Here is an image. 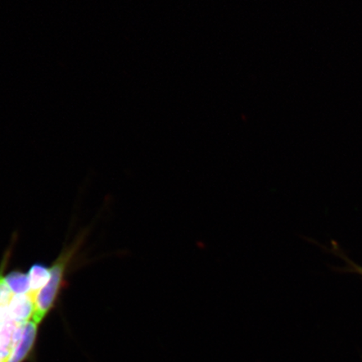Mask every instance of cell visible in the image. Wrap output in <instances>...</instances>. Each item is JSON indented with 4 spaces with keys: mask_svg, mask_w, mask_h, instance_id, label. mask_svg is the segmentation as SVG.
<instances>
[{
    "mask_svg": "<svg viewBox=\"0 0 362 362\" xmlns=\"http://www.w3.org/2000/svg\"><path fill=\"white\" fill-rule=\"evenodd\" d=\"M75 247L66 249L49 268L51 279L47 285L35 297L33 320L36 324L42 322L45 315L52 309L64 282L67 266L74 256Z\"/></svg>",
    "mask_w": 362,
    "mask_h": 362,
    "instance_id": "1",
    "label": "cell"
},
{
    "mask_svg": "<svg viewBox=\"0 0 362 362\" xmlns=\"http://www.w3.org/2000/svg\"><path fill=\"white\" fill-rule=\"evenodd\" d=\"M35 312V298L30 293L13 296L7 307L8 316L17 324H25Z\"/></svg>",
    "mask_w": 362,
    "mask_h": 362,
    "instance_id": "2",
    "label": "cell"
},
{
    "mask_svg": "<svg viewBox=\"0 0 362 362\" xmlns=\"http://www.w3.org/2000/svg\"><path fill=\"white\" fill-rule=\"evenodd\" d=\"M37 325L34 320L28 321L25 325L22 337L13 346L11 356L6 362H22L26 358L33 350L37 334Z\"/></svg>",
    "mask_w": 362,
    "mask_h": 362,
    "instance_id": "3",
    "label": "cell"
},
{
    "mask_svg": "<svg viewBox=\"0 0 362 362\" xmlns=\"http://www.w3.org/2000/svg\"><path fill=\"white\" fill-rule=\"evenodd\" d=\"M28 275L30 282L29 293L35 298L36 293L42 291L51 279V270L42 264H35L31 266Z\"/></svg>",
    "mask_w": 362,
    "mask_h": 362,
    "instance_id": "4",
    "label": "cell"
},
{
    "mask_svg": "<svg viewBox=\"0 0 362 362\" xmlns=\"http://www.w3.org/2000/svg\"><path fill=\"white\" fill-rule=\"evenodd\" d=\"M6 280L15 296L29 293L30 282L29 275L19 270L12 271L6 275Z\"/></svg>",
    "mask_w": 362,
    "mask_h": 362,
    "instance_id": "5",
    "label": "cell"
},
{
    "mask_svg": "<svg viewBox=\"0 0 362 362\" xmlns=\"http://www.w3.org/2000/svg\"><path fill=\"white\" fill-rule=\"evenodd\" d=\"M6 264L7 260H4L0 267V307L1 308L8 307L13 297V293L6 282V276L4 275Z\"/></svg>",
    "mask_w": 362,
    "mask_h": 362,
    "instance_id": "6",
    "label": "cell"
},
{
    "mask_svg": "<svg viewBox=\"0 0 362 362\" xmlns=\"http://www.w3.org/2000/svg\"><path fill=\"white\" fill-rule=\"evenodd\" d=\"M332 252L334 253V255L341 257V259L345 260L346 262L347 267H346L345 269H341V271L348 272V273H354L362 276V267L355 264L354 262H352L351 259H348L345 253L342 252L341 247L338 246L337 243H332Z\"/></svg>",
    "mask_w": 362,
    "mask_h": 362,
    "instance_id": "7",
    "label": "cell"
}]
</instances>
